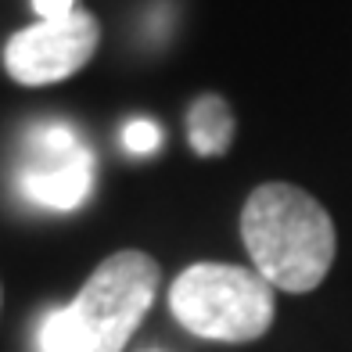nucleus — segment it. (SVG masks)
Segmentation results:
<instances>
[{
    "instance_id": "5",
    "label": "nucleus",
    "mask_w": 352,
    "mask_h": 352,
    "mask_svg": "<svg viewBox=\"0 0 352 352\" xmlns=\"http://www.w3.org/2000/svg\"><path fill=\"white\" fill-rule=\"evenodd\" d=\"M19 184L22 195L43 209H79L94 187V155L72 126L43 122L29 133V162Z\"/></svg>"
},
{
    "instance_id": "7",
    "label": "nucleus",
    "mask_w": 352,
    "mask_h": 352,
    "mask_svg": "<svg viewBox=\"0 0 352 352\" xmlns=\"http://www.w3.org/2000/svg\"><path fill=\"white\" fill-rule=\"evenodd\" d=\"M122 144H126V151H133V155H151L158 144H162V130H158L151 119H133V122H126V130H122Z\"/></svg>"
},
{
    "instance_id": "3",
    "label": "nucleus",
    "mask_w": 352,
    "mask_h": 352,
    "mask_svg": "<svg viewBox=\"0 0 352 352\" xmlns=\"http://www.w3.org/2000/svg\"><path fill=\"white\" fill-rule=\"evenodd\" d=\"M169 309L198 338L255 342L274 324V287L234 263H195L169 287Z\"/></svg>"
},
{
    "instance_id": "2",
    "label": "nucleus",
    "mask_w": 352,
    "mask_h": 352,
    "mask_svg": "<svg viewBox=\"0 0 352 352\" xmlns=\"http://www.w3.org/2000/svg\"><path fill=\"white\" fill-rule=\"evenodd\" d=\"M162 284V270L148 252L122 248L94 270L65 309L43 316L40 352H122L144 324Z\"/></svg>"
},
{
    "instance_id": "1",
    "label": "nucleus",
    "mask_w": 352,
    "mask_h": 352,
    "mask_svg": "<svg viewBox=\"0 0 352 352\" xmlns=\"http://www.w3.org/2000/svg\"><path fill=\"white\" fill-rule=\"evenodd\" d=\"M241 241L255 274L287 295H306L324 284L338 252L331 212L295 184L252 190L241 209Z\"/></svg>"
},
{
    "instance_id": "8",
    "label": "nucleus",
    "mask_w": 352,
    "mask_h": 352,
    "mask_svg": "<svg viewBox=\"0 0 352 352\" xmlns=\"http://www.w3.org/2000/svg\"><path fill=\"white\" fill-rule=\"evenodd\" d=\"M33 11L40 19H65L76 11V0H33Z\"/></svg>"
},
{
    "instance_id": "4",
    "label": "nucleus",
    "mask_w": 352,
    "mask_h": 352,
    "mask_svg": "<svg viewBox=\"0 0 352 352\" xmlns=\"http://www.w3.org/2000/svg\"><path fill=\"white\" fill-rule=\"evenodd\" d=\"M101 47V22L76 8L65 19H40L4 47V69L19 87H51L76 76Z\"/></svg>"
},
{
    "instance_id": "6",
    "label": "nucleus",
    "mask_w": 352,
    "mask_h": 352,
    "mask_svg": "<svg viewBox=\"0 0 352 352\" xmlns=\"http://www.w3.org/2000/svg\"><path fill=\"white\" fill-rule=\"evenodd\" d=\"M187 133H190V148L198 155L212 158V155H227L230 140H234V116L230 104L216 98V94H201V98L190 104L187 116Z\"/></svg>"
}]
</instances>
